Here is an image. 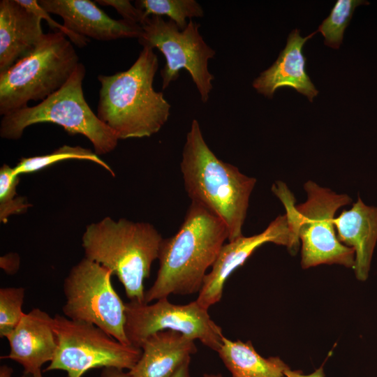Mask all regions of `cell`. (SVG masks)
<instances>
[{
  "label": "cell",
  "instance_id": "6da1fadb",
  "mask_svg": "<svg viewBox=\"0 0 377 377\" xmlns=\"http://www.w3.org/2000/svg\"><path fill=\"white\" fill-rule=\"evenodd\" d=\"M226 240L228 232L224 223L201 204L191 201L177 233L162 240L157 276L145 292V302L171 294L198 293Z\"/></svg>",
  "mask_w": 377,
  "mask_h": 377
},
{
  "label": "cell",
  "instance_id": "7a4b0ae2",
  "mask_svg": "<svg viewBox=\"0 0 377 377\" xmlns=\"http://www.w3.org/2000/svg\"><path fill=\"white\" fill-rule=\"evenodd\" d=\"M158 67L153 49L144 47L126 71L98 76L97 116L119 140L150 137L168 121L171 105L153 87Z\"/></svg>",
  "mask_w": 377,
  "mask_h": 377
},
{
  "label": "cell",
  "instance_id": "3957f363",
  "mask_svg": "<svg viewBox=\"0 0 377 377\" xmlns=\"http://www.w3.org/2000/svg\"><path fill=\"white\" fill-rule=\"evenodd\" d=\"M180 168L188 197L224 223L228 242L243 236L242 227L256 179L218 158L206 143L196 119H193L187 133Z\"/></svg>",
  "mask_w": 377,
  "mask_h": 377
},
{
  "label": "cell",
  "instance_id": "277c9868",
  "mask_svg": "<svg viewBox=\"0 0 377 377\" xmlns=\"http://www.w3.org/2000/svg\"><path fill=\"white\" fill-rule=\"evenodd\" d=\"M162 240L149 223L107 216L86 227L82 246L86 258L117 276L130 300L145 302V280L158 258Z\"/></svg>",
  "mask_w": 377,
  "mask_h": 377
},
{
  "label": "cell",
  "instance_id": "5b68a950",
  "mask_svg": "<svg viewBox=\"0 0 377 377\" xmlns=\"http://www.w3.org/2000/svg\"><path fill=\"white\" fill-rule=\"evenodd\" d=\"M86 69L79 63L66 83L41 103L10 112L1 121L2 138L17 140L25 128L38 123H53L70 135L80 134L93 145L97 155L113 151L117 135L95 114L87 103L82 89Z\"/></svg>",
  "mask_w": 377,
  "mask_h": 377
},
{
  "label": "cell",
  "instance_id": "8992f818",
  "mask_svg": "<svg viewBox=\"0 0 377 377\" xmlns=\"http://www.w3.org/2000/svg\"><path fill=\"white\" fill-rule=\"evenodd\" d=\"M79 57L60 31L45 34L34 50L0 73V114L6 115L43 101L61 89L74 73Z\"/></svg>",
  "mask_w": 377,
  "mask_h": 377
},
{
  "label": "cell",
  "instance_id": "52a82bcc",
  "mask_svg": "<svg viewBox=\"0 0 377 377\" xmlns=\"http://www.w3.org/2000/svg\"><path fill=\"white\" fill-rule=\"evenodd\" d=\"M57 350L45 371L64 370L68 377H82L90 369L115 367L130 371L138 362L142 349L124 344L97 326L53 317Z\"/></svg>",
  "mask_w": 377,
  "mask_h": 377
},
{
  "label": "cell",
  "instance_id": "ba28073f",
  "mask_svg": "<svg viewBox=\"0 0 377 377\" xmlns=\"http://www.w3.org/2000/svg\"><path fill=\"white\" fill-rule=\"evenodd\" d=\"M111 270L85 257L65 278L64 316L97 326L119 342L131 345L126 336L125 304L113 288ZM132 346V345H131Z\"/></svg>",
  "mask_w": 377,
  "mask_h": 377
},
{
  "label": "cell",
  "instance_id": "9c48e42d",
  "mask_svg": "<svg viewBox=\"0 0 377 377\" xmlns=\"http://www.w3.org/2000/svg\"><path fill=\"white\" fill-rule=\"evenodd\" d=\"M142 29L138 38L142 47L157 48L164 55L165 64L161 71L163 89L175 81L182 69L187 71L206 103L212 89L214 76L209 71L208 61L215 51L203 40L200 24L189 20L186 27L180 30L177 24L163 17L150 15L141 24Z\"/></svg>",
  "mask_w": 377,
  "mask_h": 377
},
{
  "label": "cell",
  "instance_id": "30bf717a",
  "mask_svg": "<svg viewBox=\"0 0 377 377\" xmlns=\"http://www.w3.org/2000/svg\"><path fill=\"white\" fill-rule=\"evenodd\" d=\"M304 188L306 200L295 206L302 267L335 264L353 268L355 251L338 239L334 225L337 211L350 204L352 199L313 181H307Z\"/></svg>",
  "mask_w": 377,
  "mask_h": 377
},
{
  "label": "cell",
  "instance_id": "8fae6325",
  "mask_svg": "<svg viewBox=\"0 0 377 377\" xmlns=\"http://www.w3.org/2000/svg\"><path fill=\"white\" fill-rule=\"evenodd\" d=\"M124 331L129 343L141 348L152 334L165 330L180 332L217 352L224 335L210 317L208 309L195 300L186 304H175L168 297L153 304L131 300L125 304Z\"/></svg>",
  "mask_w": 377,
  "mask_h": 377
},
{
  "label": "cell",
  "instance_id": "7c38bea8",
  "mask_svg": "<svg viewBox=\"0 0 377 377\" xmlns=\"http://www.w3.org/2000/svg\"><path fill=\"white\" fill-rule=\"evenodd\" d=\"M276 197L283 204L285 214L278 216L262 232L250 237L242 236L222 246L198 292L196 300L202 307L209 309L221 300L226 280L263 244L272 242L285 246L290 253H296L300 242L297 230L295 198L288 188L280 190Z\"/></svg>",
  "mask_w": 377,
  "mask_h": 377
},
{
  "label": "cell",
  "instance_id": "4fadbf2b",
  "mask_svg": "<svg viewBox=\"0 0 377 377\" xmlns=\"http://www.w3.org/2000/svg\"><path fill=\"white\" fill-rule=\"evenodd\" d=\"M6 339L10 353L1 358L21 364L27 377H43L42 366L53 360L57 350L53 318L38 308L33 309L24 313Z\"/></svg>",
  "mask_w": 377,
  "mask_h": 377
},
{
  "label": "cell",
  "instance_id": "5bb4252c",
  "mask_svg": "<svg viewBox=\"0 0 377 377\" xmlns=\"http://www.w3.org/2000/svg\"><path fill=\"white\" fill-rule=\"evenodd\" d=\"M39 5L47 13L59 15L69 30L99 40L124 38H138L141 25L109 17L89 0H39Z\"/></svg>",
  "mask_w": 377,
  "mask_h": 377
},
{
  "label": "cell",
  "instance_id": "9a60e30c",
  "mask_svg": "<svg viewBox=\"0 0 377 377\" xmlns=\"http://www.w3.org/2000/svg\"><path fill=\"white\" fill-rule=\"evenodd\" d=\"M317 32L314 31L302 38L298 29L292 31L285 48L280 52L277 59L254 80L253 88L269 98H272L279 88H293L306 96L310 102H313L318 91L306 71V58L303 54L302 49L304 43Z\"/></svg>",
  "mask_w": 377,
  "mask_h": 377
},
{
  "label": "cell",
  "instance_id": "2e32d148",
  "mask_svg": "<svg viewBox=\"0 0 377 377\" xmlns=\"http://www.w3.org/2000/svg\"><path fill=\"white\" fill-rule=\"evenodd\" d=\"M41 20L17 0L0 1V73L34 50L45 34Z\"/></svg>",
  "mask_w": 377,
  "mask_h": 377
},
{
  "label": "cell",
  "instance_id": "e0dca14e",
  "mask_svg": "<svg viewBox=\"0 0 377 377\" xmlns=\"http://www.w3.org/2000/svg\"><path fill=\"white\" fill-rule=\"evenodd\" d=\"M141 349L140 359L128 371L132 377H172L197 351L194 339L172 330L152 334Z\"/></svg>",
  "mask_w": 377,
  "mask_h": 377
},
{
  "label": "cell",
  "instance_id": "ac0fdd59",
  "mask_svg": "<svg viewBox=\"0 0 377 377\" xmlns=\"http://www.w3.org/2000/svg\"><path fill=\"white\" fill-rule=\"evenodd\" d=\"M334 225L338 239L355 251L356 278L366 281L377 242V207L367 205L358 197L349 210L334 218Z\"/></svg>",
  "mask_w": 377,
  "mask_h": 377
},
{
  "label": "cell",
  "instance_id": "d6986e66",
  "mask_svg": "<svg viewBox=\"0 0 377 377\" xmlns=\"http://www.w3.org/2000/svg\"><path fill=\"white\" fill-rule=\"evenodd\" d=\"M217 353L232 377H286L290 369L279 357L259 355L250 341H232L224 336Z\"/></svg>",
  "mask_w": 377,
  "mask_h": 377
},
{
  "label": "cell",
  "instance_id": "ffe728a7",
  "mask_svg": "<svg viewBox=\"0 0 377 377\" xmlns=\"http://www.w3.org/2000/svg\"><path fill=\"white\" fill-rule=\"evenodd\" d=\"M66 160H84L94 162L114 177L112 169L102 160L98 155L91 150L80 146L63 145L52 153L28 158H22L17 165L13 167L17 175L32 173L49 167L57 162Z\"/></svg>",
  "mask_w": 377,
  "mask_h": 377
},
{
  "label": "cell",
  "instance_id": "44dd1931",
  "mask_svg": "<svg viewBox=\"0 0 377 377\" xmlns=\"http://www.w3.org/2000/svg\"><path fill=\"white\" fill-rule=\"evenodd\" d=\"M135 6L142 10L146 17L168 16L180 30L186 27L187 18L204 16L202 6L195 0H139L135 1Z\"/></svg>",
  "mask_w": 377,
  "mask_h": 377
},
{
  "label": "cell",
  "instance_id": "7402d4cb",
  "mask_svg": "<svg viewBox=\"0 0 377 377\" xmlns=\"http://www.w3.org/2000/svg\"><path fill=\"white\" fill-rule=\"evenodd\" d=\"M363 4H369V2L362 0L337 1L330 14L317 30L325 37V45L334 49L339 48L344 31L352 18L355 8Z\"/></svg>",
  "mask_w": 377,
  "mask_h": 377
},
{
  "label": "cell",
  "instance_id": "603a6c76",
  "mask_svg": "<svg viewBox=\"0 0 377 377\" xmlns=\"http://www.w3.org/2000/svg\"><path fill=\"white\" fill-rule=\"evenodd\" d=\"M20 176L13 168L3 164L0 168V221L7 223L8 218L25 212L30 204L24 197L17 195Z\"/></svg>",
  "mask_w": 377,
  "mask_h": 377
},
{
  "label": "cell",
  "instance_id": "cb8c5ba5",
  "mask_svg": "<svg viewBox=\"0 0 377 377\" xmlns=\"http://www.w3.org/2000/svg\"><path fill=\"white\" fill-rule=\"evenodd\" d=\"M25 289L7 287L0 289V337H6L17 326L25 313L22 310Z\"/></svg>",
  "mask_w": 377,
  "mask_h": 377
},
{
  "label": "cell",
  "instance_id": "d4e9b609",
  "mask_svg": "<svg viewBox=\"0 0 377 377\" xmlns=\"http://www.w3.org/2000/svg\"><path fill=\"white\" fill-rule=\"evenodd\" d=\"M17 1L25 7L27 10L32 12L35 15L39 16L41 19L45 20L52 29H57L58 31L64 33L72 43L75 44L78 47H84L87 45L89 39L85 36L76 34L68 29L64 24H61L54 21L50 15L49 13L45 10L36 0H17Z\"/></svg>",
  "mask_w": 377,
  "mask_h": 377
},
{
  "label": "cell",
  "instance_id": "484cf974",
  "mask_svg": "<svg viewBox=\"0 0 377 377\" xmlns=\"http://www.w3.org/2000/svg\"><path fill=\"white\" fill-rule=\"evenodd\" d=\"M102 6L113 7L123 17V20L141 25L145 18V12L131 4L128 0H96Z\"/></svg>",
  "mask_w": 377,
  "mask_h": 377
},
{
  "label": "cell",
  "instance_id": "4316f807",
  "mask_svg": "<svg viewBox=\"0 0 377 377\" xmlns=\"http://www.w3.org/2000/svg\"><path fill=\"white\" fill-rule=\"evenodd\" d=\"M286 377H325L324 369L321 367L309 374H304L300 370L287 369L285 372Z\"/></svg>",
  "mask_w": 377,
  "mask_h": 377
},
{
  "label": "cell",
  "instance_id": "83f0119b",
  "mask_svg": "<svg viewBox=\"0 0 377 377\" xmlns=\"http://www.w3.org/2000/svg\"><path fill=\"white\" fill-rule=\"evenodd\" d=\"M100 377H132L128 372L115 367L103 368Z\"/></svg>",
  "mask_w": 377,
  "mask_h": 377
},
{
  "label": "cell",
  "instance_id": "f1b7e54d",
  "mask_svg": "<svg viewBox=\"0 0 377 377\" xmlns=\"http://www.w3.org/2000/svg\"><path fill=\"white\" fill-rule=\"evenodd\" d=\"M190 362L191 360L185 362L172 377H191L189 369Z\"/></svg>",
  "mask_w": 377,
  "mask_h": 377
},
{
  "label": "cell",
  "instance_id": "f546056e",
  "mask_svg": "<svg viewBox=\"0 0 377 377\" xmlns=\"http://www.w3.org/2000/svg\"><path fill=\"white\" fill-rule=\"evenodd\" d=\"M13 370L10 367L3 365L0 368V377H10Z\"/></svg>",
  "mask_w": 377,
  "mask_h": 377
},
{
  "label": "cell",
  "instance_id": "4dcf8cb0",
  "mask_svg": "<svg viewBox=\"0 0 377 377\" xmlns=\"http://www.w3.org/2000/svg\"><path fill=\"white\" fill-rule=\"evenodd\" d=\"M203 377H223L221 374H204Z\"/></svg>",
  "mask_w": 377,
  "mask_h": 377
}]
</instances>
